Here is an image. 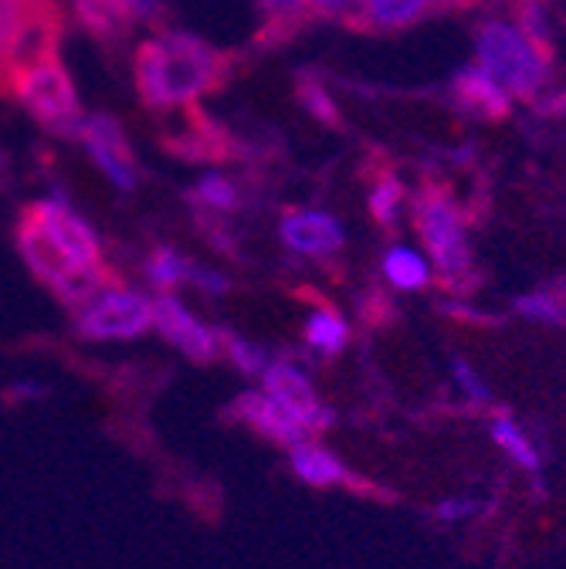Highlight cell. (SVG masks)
<instances>
[{
  "label": "cell",
  "mask_w": 566,
  "mask_h": 569,
  "mask_svg": "<svg viewBox=\"0 0 566 569\" xmlns=\"http://www.w3.org/2000/svg\"><path fill=\"white\" fill-rule=\"evenodd\" d=\"M14 244L28 271L68 309L116 278L99 231L64 193L34 197L21 207Z\"/></svg>",
  "instance_id": "obj_1"
},
{
  "label": "cell",
  "mask_w": 566,
  "mask_h": 569,
  "mask_svg": "<svg viewBox=\"0 0 566 569\" xmlns=\"http://www.w3.org/2000/svg\"><path fill=\"white\" fill-rule=\"evenodd\" d=\"M235 58L193 31H153L132 54L136 96L150 112L170 116L200 106L228 86Z\"/></svg>",
  "instance_id": "obj_2"
},
{
  "label": "cell",
  "mask_w": 566,
  "mask_h": 569,
  "mask_svg": "<svg viewBox=\"0 0 566 569\" xmlns=\"http://www.w3.org/2000/svg\"><path fill=\"white\" fill-rule=\"evenodd\" d=\"M410 213H414V228L424 244V254L431 258V268L438 271V278L448 289L461 292L475 271L461 207L451 200L448 190L424 187L420 193L410 197Z\"/></svg>",
  "instance_id": "obj_3"
},
{
  "label": "cell",
  "mask_w": 566,
  "mask_h": 569,
  "mask_svg": "<svg viewBox=\"0 0 566 569\" xmlns=\"http://www.w3.org/2000/svg\"><path fill=\"white\" fill-rule=\"evenodd\" d=\"M475 64L485 76L503 86L513 99H533L543 92L549 68L546 48H539L513 21H485L475 34Z\"/></svg>",
  "instance_id": "obj_4"
},
{
  "label": "cell",
  "mask_w": 566,
  "mask_h": 569,
  "mask_svg": "<svg viewBox=\"0 0 566 569\" xmlns=\"http://www.w3.org/2000/svg\"><path fill=\"white\" fill-rule=\"evenodd\" d=\"M8 92L24 106V112L41 129H48L58 139H76L86 109H82L72 71L61 64L58 51L14 68Z\"/></svg>",
  "instance_id": "obj_5"
},
{
  "label": "cell",
  "mask_w": 566,
  "mask_h": 569,
  "mask_svg": "<svg viewBox=\"0 0 566 569\" xmlns=\"http://www.w3.org/2000/svg\"><path fill=\"white\" fill-rule=\"evenodd\" d=\"M72 329L86 342H129L153 332V296L119 278L72 309Z\"/></svg>",
  "instance_id": "obj_6"
},
{
  "label": "cell",
  "mask_w": 566,
  "mask_h": 569,
  "mask_svg": "<svg viewBox=\"0 0 566 569\" xmlns=\"http://www.w3.org/2000/svg\"><path fill=\"white\" fill-rule=\"evenodd\" d=\"M76 142L86 150L89 163L99 170V177L119 190L122 197L136 193L139 183H143V170H139V160L132 153V142L122 129V122L109 112H86L76 132Z\"/></svg>",
  "instance_id": "obj_7"
},
{
  "label": "cell",
  "mask_w": 566,
  "mask_h": 569,
  "mask_svg": "<svg viewBox=\"0 0 566 569\" xmlns=\"http://www.w3.org/2000/svg\"><path fill=\"white\" fill-rule=\"evenodd\" d=\"M153 332H160L167 346L193 363H215L225 356V329L210 326L200 312H193L180 292L153 296Z\"/></svg>",
  "instance_id": "obj_8"
},
{
  "label": "cell",
  "mask_w": 566,
  "mask_h": 569,
  "mask_svg": "<svg viewBox=\"0 0 566 569\" xmlns=\"http://www.w3.org/2000/svg\"><path fill=\"white\" fill-rule=\"evenodd\" d=\"M278 241L302 261H332L346 251V224L322 207H286L278 213Z\"/></svg>",
  "instance_id": "obj_9"
},
{
  "label": "cell",
  "mask_w": 566,
  "mask_h": 569,
  "mask_svg": "<svg viewBox=\"0 0 566 569\" xmlns=\"http://www.w3.org/2000/svg\"><path fill=\"white\" fill-rule=\"evenodd\" d=\"M258 387L271 393L278 403H286L309 427V435H322L332 423V410L319 400L306 367L289 360V356H271V363L258 377Z\"/></svg>",
  "instance_id": "obj_10"
},
{
  "label": "cell",
  "mask_w": 566,
  "mask_h": 569,
  "mask_svg": "<svg viewBox=\"0 0 566 569\" xmlns=\"http://www.w3.org/2000/svg\"><path fill=\"white\" fill-rule=\"evenodd\" d=\"M228 417L241 420L245 427L265 441H275V445H296L302 438H316L309 435V427L286 407L278 403L271 393H265L261 387H251V390H241L231 403H228Z\"/></svg>",
  "instance_id": "obj_11"
},
{
  "label": "cell",
  "mask_w": 566,
  "mask_h": 569,
  "mask_svg": "<svg viewBox=\"0 0 566 569\" xmlns=\"http://www.w3.org/2000/svg\"><path fill=\"white\" fill-rule=\"evenodd\" d=\"M451 99L461 112L481 116V119H506L513 109V96L495 86L478 64H465L451 79Z\"/></svg>",
  "instance_id": "obj_12"
},
{
  "label": "cell",
  "mask_w": 566,
  "mask_h": 569,
  "mask_svg": "<svg viewBox=\"0 0 566 569\" xmlns=\"http://www.w3.org/2000/svg\"><path fill=\"white\" fill-rule=\"evenodd\" d=\"M451 4H465V0H367L360 14L352 18L364 31H407L417 21L431 18Z\"/></svg>",
  "instance_id": "obj_13"
},
{
  "label": "cell",
  "mask_w": 566,
  "mask_h": 569,
  "mask_svg": "<svg viewBox=\"0 0 566 569\" xmlns=\"http://www.w3.org/2000/svg\"><path fill=\"white\" fill-rule=\"evenodd\" d=\"M302 342L319 360H336L352 342V326L336 306H329L326 299H316L302 319Z\"/></svg>",
  "instance_id": "obj_14"
},
{
  "label": "cell",
  "mask_w": 566,
  "mask_h": 569,
  "mask_svg": "<svg viewBox=\"0 0 566 569\" xmlns=\"http://www.w3.org/2000/svg\"><path fill=\"white\" fill-rule=\"evenodd\" d=\"M187 200L193 203L197 218H215V221H228L231 213H238L245 207V190L241 183L225 173V170H203L190 190H187Z\"/></svg>",
  "instance_id": "obj_15"
},
{
  "label": "cell",
  "mask_w": 566,
  "mask_h": 569,
  "mask_svg": "<svg viewBox=\"0 0 566 569\" xmlns=\"http://www.w3.org/2000/svg\"><path fill=\"white\" fill-rule=\"evenodd\" d=\"M193 271V258L183 254L173 244H153L143 261H139V278H143V289L150 296H163V292H180L187 289Z\"/></svg>",
  "instance_id": "obj_16"
},
{
  "label": "cell",
  "mask_w": 566,
  "mask_h": 569,
  "mask_svg": "<svg viewBox=\"0 0 566 569\" xmlns=\"http://www.w3.org/2000/svg\"><path fill=\"white\" fill-rule=\"evenodd\" d=\"M380 278L394 292H424L435 281L431 258L410 244H387L380 254Z\"/></svg>",
  "instance_id": "obj_17"
},
{
  "label": "cell",
  "mask_w": 566,
  "mask_h": 569,
  "mask_svg": "<svg viewBox=\"0 0 566 569\" xmlns=\"http://www.w3.org/2000/svg\"><path fill=\"white\" fill-rule=\"evenodd\" d=\"M289 465H292L296 478L306 481L309 488H329V485L349 481V471L339 461V455H332L316 438H302V441L289 445Z\"/></svg>",
  "instance_id": "obj_18"
},
{
  "label": "cell",
  "mask_w": 566,
  "mask_h": 569,
  "mask_svg": "<svg viewBox=\"0 0 566 569\" xmlns=\"http://www.w3.org/2000/svg\"><path fill=\"white\" fill-rule=\"evenodd\" d=\"M38 4L41 0H0V96L8 92L24 31L38 11Z\"/></svg>",
  "instance_id": "obj_19"
},
{
  "label": "cell",
  "mask_w": 566,
  "mask_h": 569,
  "mask_svg": "<svg viewBox=\"0 0 566 569\" xmlns=\"http://www.w3.org/2000/svg\"><path fill=\"white\" fill-rule=\"evenodd\" d=\"M251 4L261 18V38L265 41L289 38L309 21V11H306L302 0H251Z\"/></svg>",
  "instance_id": "obj_20"
},
{
  "label": "cell",
  "mask_w": 566,
  "mask_h": 569,
  "mask_svg": "<svg viewBox=\"0 0 566 569\" xmlns=\"http://www.w3.org/2000/svg\"><path fill=\"white\" fill-rule=\"evenodd\" d=\"M367 207H370V218L380 228H397V221L404 218L407 207H410V193H407L400 177L384 173V177L374 180V187L367 193Z\"/></svg>",
  "instance_id": "obj_21"
},
{
  "label": "cell",
  "mask_w": 566,
  "mask_h": 569,
  "mask_svg": "<svg viewBox=\"0 0 566 569\" xmlns=\"http://www.w3.org/2000/svg\"><path fill=\"white\" fill-rule=\"evenodd\" d=\"M488 435H491V441L499 445L519 468H526V471H539L543 468L539 451L533 448V441L526 438V431H523V427L513 417H491Z\"/></svg>",
  "instance_id": "obj_22"
},
{
  "label": "cell",
  "mask_w": 566,
  "mask_h": 569,
  "mask_svg": "<svg viewBox=\"0 0 566 569\" xmlns=\"http://www.w3.org/2000/svg\"><path fill=\"white\" fill-rule=\"evenodd\" d=\"M516 312L529 322H546V326H566V292H559L556 284L553 289H536L519 296Z\"/></svg>",
  "instance_id": "obj_23"
},
{
  "label": "cell",
  "mask_w": 566,
  "mask_h": 569,
  "mask_svg": "<svg viewBox=\"0 0 566 569\" xmlns=\"http://www.w3.org/2000/svg\"><path fill=\"white\" fill-rule=\"evenodd\" d=\"M271 349H265V346H258V342H251V339H245V336H238V332H225V360L241 373V377H251V380H258L261 377V370L271 363Z\"/></svg>",
  "instance_id": "obj_24"
},
{
  "label": "cell",
  "mask_w": 566,
  "mask_h": 569,
  "mask_svg": "<svg viewBox=\"0 0 566 569\" xmlns=\"http://www.w3.org/2000/svg\"><path fill=\"white\" fill-rule=\"evenodd\" d=\"M296 96H299V106L316 119V122H322V126H339V106H336V99H332V92H329V86L326 82H319L316 76H299V82H296Z\"/></svg>",
  "instance_id": "obj_25"
},
{
  "label": "cell",
  "mask_w": 566,
  "mask_h": 569,
  "mask_svg": "<svg viewBox=\"0 0 566 569\" xmlns=\"http://www.w3.org/2000/svg\"><path fill=\"white\" fill-rule=\"evenodd\" d=\"M106 8L122 24V31H129L136 24H157L167 0H106Z\"/></svg>",
  "instance_id": "obj_26"
},
{
  "label": "cell",
  "mask_w": 566,
  "mask_h": 569,
  "mask_svg": "<svg viewBox=\"0 0 566 569\" xmlns=\"http://www.w3.org/2000/svg\"><path fill=\"white\" fill-rule=\"evenodd\" d=\"M187 289H197L203 299H221L231 292V278L221 271V268H210L203 261H193V271H190V281Z\"/></svg>",
  "instance_id": "obj_27"
},
{
  "label": "cell",
  "mask_w": 566,
  "mask_h": 569,
  "mask_svg": "<svg viewBox=\"0 0 566 569\" xmlns=\"http://www.w3.org/2000/svg\"><path fill=\"white\" fill-rule=\"evenodd\" d=\"M451 377H455V387L465 393L468 403H488L491 400V390L485 387V380L475 373V367L468 360H461V356L451 360Z\"/></svg>",
  "instance_id": "obj_28"
},
{
  "label": "cell",
  "mask_w": 566,
  "mask_h": 569,
  "mask_svg": "<svg viewBox=\"0 0 566 569\" xmlns=\"http://www.w3.org/2000/svg\"><path fill=\"white\" fill-rule=\"evenodd\" d=\"M309 18H357L367 0H302Z\"/></svg>",
  "instance_id": "obj_29"
},
{
  "label": "cell",
  "mask_w": 566,
  "mask_h": 569,
  "mask_svg": "<svg viewBox=\"0 0 566 569\" xmlns=\"http://www.w3.org/2000/svg\"><path fill=\"white\" fill-rule=\"evenodd\" d=\"M475 512H481V502H478V498H465V495L445 498V502L438 506V516H441L445 522H458V519H468V516H475Z\"/></svg>",
  "instance_id": "obj_30"
},
{
  "label": "cell",
  "mask_w": 566,
  "mask_h": 569,
  "mask_svg": "<svg viewBox=\"0 0 566 569\" xmlns=\"http://www.w3.org/2000/svg\"><path fill=\"white\" fill-rule=\"evenodd\" d=\"M4 177H8V153L0 150V180H4Z\"/></svg>",
  "instance_id": "obj_31"
}]
</instances>
